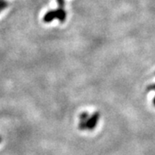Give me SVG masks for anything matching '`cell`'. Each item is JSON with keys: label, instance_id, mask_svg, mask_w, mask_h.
Listing matches in <instances>:
<instances>
[{"label": "cell", "instance_id": "obj_1", "mask_svg": "<svg viewBox=\"0 0 155 155\" xmlns=\"http://www.w3.org/2000/svg\"><path fill=\"white\" fill-rule=\"evenodd\" d=\"M55 18H57L56 11H50L45 14L44 17H43V21L46 23H48V22H51L53 20H54Z\"/></svg>", "mask_w": 155, "mask_h": 155}, {"label": "cell", "instance_id": "obj_2", "mask_svg": "<svg viewBox=\"0 0 155 155\" xmlns=\"http://www.w3.org/2000/svg\"><path fill=\"white\" fill-rule=\"evenodd\" d=\"M56 13H57V18L60 20V22H65L66 18H67V12L64 9H61L59 8L58 10H56Z\"/></svg>", "mask_w": 155, "mask_h": 155}, {"label": "cell", "instance_id": "obj_3", "mask_svg": "<svg viewBox=\"0 0 155 155\" xmlns=\"http://www.w3.org/2000/svg\"><path fill=\"white\" fill-rule=\"evenodd\" d=\"M7 6H8V3L5 0H0V12L7 8Z\"/></svg>", "mask_w": 155, "mask_h": 155}, {"label": "cell", "instance_id": "obj_4", "mask_svg": "<svg viewBox=\"0 0 155 155\" xmlns=\"http://www.w3.org/2000/svg\"><path fill=\"white\" fill-rule=\"evenodd\" d=\"M57 3H58V5H59V8L64 9V5H65L64 0H57Z\"/></svg>", "mask_w": 155, "mask_h": 155}, {"label": "cell", "instance_id": "obj_5", "mask_svg": "<svg viewBox=\"0 0 155 155\" xmlns=\"http://www.w3.org/2000/svg\"><path fill=\"white\" fill-rule=\"evenodd\" d=\"M149 89H155V84H154V85H151V86L149 87ZM154 102H155V101H154Z\"/></svg>", "mask_w": 155, "mask_h": 155}]
</instances>
